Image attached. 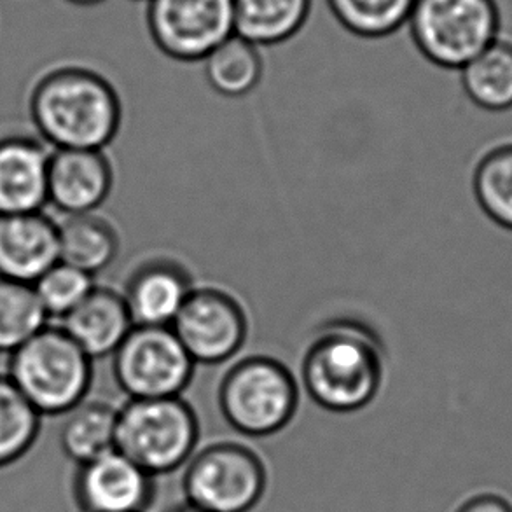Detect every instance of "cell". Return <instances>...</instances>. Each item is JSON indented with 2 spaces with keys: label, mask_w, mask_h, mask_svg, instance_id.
I'll list each match as a JSON object with an SVG mask.
<instances>
[{
  "label": "cell",
  "mask_w": 512,
  "mask_h": 512,
  "mask_svg": "<svg viewBox=\"0 0 512 512\" xmlns=\"http://www.w3.org/2000/svg\"><path fill=\"white\" fill-rule=\"evenodd\" d=\"M27 111L35 135L51 149H107L123 123L116 86L79 63L42 70L28 88Z\"/></svg>",
  "instance_id": "1"
},
{
  "label": "cell",
  "mask_w": 512,
  "mask_h": 512,
  "mask_svg": "<svg viewBox=\"0 0 512 512\" xmlns=\"http://www.w3.org/2000/svg\"><path fill=\"white\" fill-rule=\"evenodd\" d=\"M387 374V352L373 327L336 319L315 331L306 345L301 387L319 408L348 415L378 397Z\"/></svg>",
  "instance_id": "2"
},
{
  "label": "cell",
  "mask_w": 512,
  "mask_h": 512,
  "mask_svg": "<svg viewBox=\"0 0 512 512\" xmlns=\"http://www.w3.org/2000/svg\"><path fill=\"white\" fill-rule=\"evenodd\" d=\"M6 373L39 415H67L88 399L93 359L62 327L48 324L9 355Z\"/></svg>",
  "instance_id": "3"
},
{
  "label": "cell",
  "mask_w": 512,
  "mask_h": 512,
  "mask_svg": "<svg viewBox=\"0 0 512 512\" xmlns=\"http://www.w3.org/2000/svg\"><path fill=\"white\" fill-rule=\"evenodd\" d=\"M299 381L285 362L252 353L236 359L222 374L217 402L231 429L245 437H271L294 420Z\"/></svg>",
  "instance_id": "4"
},
{
  "label": "cell",
  "mask_w": 512,
  "mask_h": 512,
  "mask_svg": "<svg viewBox=\"0 0 512 512\" xmlns=\"http://www.w3.org/2000/svg\"><path fill=\"white\" fill-rule=\"evenodd\" d=\"M198 441L200 420L182 395L128 399L119 406L116 450L154 478L186 465Z\"/></svg>",
  "instance_id": "5"
},
{
  "label": "cell",
  "mask_w": 512,
  "mask_h": 512,
  "mask_svg": "<svg viewBox=\"0 0 512 512\" xmlns=\"http://www.w3.org/2000/svg\"><path fill=\"white\" fill-rule=\"evenodd\" d=\"M409 34L429 62L464 69L499 39L500 9L495 0H416Z\"/></svg>",
  "instance_id": "6"
},
{
  "label": "cell",
  "mask_w": 512,
  "mask_h": 512,
  "mask_svg": "<svg viewBox=\"0 0 512 512\" xmlns=\"http://www.w3.org/2000/svg\"><path fill=\"white\" fill-rule=\"evenodd\" d=\"M186 465L184 500L208 512H250L268 488L266 464L247 444H207Z\"/></svg>",
  "instance_id": "7"
},
{
  "label": "cell",
  "mask_w": 512,
  "mask_h": 512,
  "mask_svg": "<svg viewBox=\"0 0 512 512\" xmlns=\"http://www.w3.org/2000/svg\"><path fill=\"white\" fill-rule=\"evenodd\" d=\"M191 359L170 326H133L112 353V371L128 399L180 397L193 380Z\"/></svg>",
  "instance_id": "8"
},
{
  "label": "cell",
  "mask_w": 512,
  "mask_h": 512,
  "mask_svg": "<svg viewBox=\"0 0 512 512\" xmlns=\"http://www.w3.org/2000/svg\"><path fill=\"white\" fill-rule=\"evenodd\" d=\"M170 327L196 366H219L235 359L249 340L250 317L228 287L198 284Z\"/></svg>",
  "instance_id": "9"
},
{
  "label": "cell",
  "mask_w": 512,
  "mask_h": 512,
  "mask_svg": "<svg viewBox=\"0 0 512 512\" xmlns=\"http://www.w3.org/2000/svg\"><path fill=\"white\" fill-rule=\"evenodd\" d=\"M156 48L177 62H201L235 34L233 0H147Z\"/></svg>",
  "instance_id": "10"
},
{
  "label": "cell",
  "mask_w": 512,
  "mask_h": 512,
  "mask_svg": "<svg viewBox=\"0 0 512 512\" xmlns=\"http://www.w3.org/2000/svg\"><path fill=\"white\" fill-rule=\"evenodd\" d=\"M196 285L186 257L158 249L130 266L121 294L135 326H172Z\"/></svg>",
  "instance_id": "11"
},
{
  "label": "cell",
  "mask_w": 512,
  "mask_h": 512,
  "mask_svg": "<svg viewBox=\"0 0 512 512\" xmlns=\"http://www.w3.org/2000/svg\"><path fill=\"white\" fill-rule=\"evenodd\" d=\"M156 478L118 450L77 465L74 499L83 512H146Z\"/></svg>",
  "instance_id": "12"
},
{
  "label": "cell",
  "mask_w": 512,
  "mask_h": 512,
  "mask_svg": "<svg viewBox=\"0 0 512 512\" xmlns=\"http://www.w3.org/2000/svg\"><path fill=\"white\" fill-rule=\"evenodd\" d=\"M114 165L105 149H53L48 205L63 215L97 212L111 196Z\"/></svg>",
  "instance_id": "13"
},
{
  "label": "cell",
  "mask_w": 512,
  "mask_h": 512,
  "mask_svg": "<svg viewBox=\"0 0 512 512\" xmlns=\"http://www.w3.org/2000/svg\"><path fill=\"white\" fill-rule=\"evenodd\" d=\"M51 151L30 133L0 137V215L41 212L48 205Z\"/></svg>",
  "instance_id": "14"
},
{
  "label": "cell",
  "mask_w": 512,
  "mask_h": 512,
  "mask_svg": "<svg viewBox=\"0 0 512 512\" xmlns=\"http://www.w3.org/2000/svg\"><path fill=\"white\" fill-rule=\"evenodd\" d=\"M58 261V222L44 210L0 215V277L32 285Z\"/></svg>",
  "instance_id": "15"
},
{
  "label": "cell",
  "mask_w": 512,
  "mask_h": 512,
  "mask_svg": "<svg viewBox=\"0 0 512 512\" xmlns=\"http://www.w3.org/2000/svg\"><path fill=\"white\" fill-rule=\"evenodd\" d=\"M58 326L86 355L97 360L116 352L135 324L121 289L95 285L81 305L58 320Z\"/></svg>",
  "instance_id": "16"
},
{
  "label": "cell",
  "mask_w": 512,
  "mask_h": 512,
  "mask_svg": "<svg viewBox=\"0 0 512 512\" xmlns=\"http://www.w3.org/2000/svg\"><path fill=\"white\" fill-rule=\"evenodd\" d=\"M60 261L95 277L107 270L121 250V235L111 217L102 212L63 215L58 222Z\"/></svg>",
  "instance_id": "17"
},
{
  "label": "cell",
  "mask_w": 512,
  "mask_h": 512,
  "mask_svg": "<svg viewBox=\"0 0 512 512\" xmlns=\"http://www.w3.org/2000/svg\"><path fill=\"white\" fill-rule=\"evenodd\" d=\"M312 0H233L235 34L261 46L289 41L305 27Z\"/></svg>",
  "instance_id": "18"
},
{
  "label": "cell",
  "mask_w": 512,
  "mask_h": 512,
  "mask_svg": "<svg viewBox=\"0 0 512 512\" xmlns=\"http://www.w3.org/2000/svg\"><path fill=\"white\" fill-rule=\"evenodd\" d=\"M118 406L102 399H84L67 413L60 432V444L77 465L86 464L116 450Z\"/></svg>",
  "instance_id": "19"
},
{
  "label": "cell",
  "mask_w": 512,
  "mask_h": 512,
  "mask_svg": "<svg viewBox=\"0 0 512 512\" xmlns=\"http://www.w3.org/2000/svg\"><path fill=\"white\" fill-rule=\"evenodd\" d=\"M460 72L472 104L490 112L512 109V42L497 39Z\"/></svg>",
  "instance_id": "20"
},
{
  "label": "cell",
  "mask_w": 512,
  "mask_h": 512,
  "mask_svg": "<svg viewBox=\"0 0 512 512\" xmlns=\"http://www.w3.org/2000/svg\"><path fill=\"white\" fill-rule=\"evenodd\" d=\"M205 77L222 97L242 98L263 79L264 63L256 44L233 34L203 60Z\"/></svg>",
  "instance_id": "21"
},
{
  "label": "cell",
  "mask_w": 512,
  "mask_h": 512,
  "mask_svg": "<svg viewBox=\"0 0 512 512\" xmlns=\"http://www.w3.org/2000/svg\"><path fill=\"white\" fill-rule=\"evenodd\" d=\"M41 420L6 371H0V469L32 450L41 432Z\"/></svg>",
  "instance_id": "22"
},
{
  "label": "cell",
  "mask_w": 512,
  "mask_h": 512,
  "mask_svg": "<svg viewBox=\"0 0 512 512\" xmlns=\"http://www.w3.org/2000/svg\"><path fill=\"white\" fill-rule=\"evenodd\" d=\"M49 322L32 285L0 277V355H11Z\"/></svg>",
  "instance_id": "23"
},
{
  "label": "cell",
  "mask_w": 512,
  "mask_h": 512,
  "mask_svg": "<svg viewBox=\"0 0 512 512\" xmlns=\"http://www.w3.org/2000/svg\"><path fill=\"white\" fill-rule=\"evenodd\" d=\"M472 189L481 210L497 226L512 231V142L493 147L478 161Z\"/></svg>",
  "instance_id": "24"
},
{
  "label": "cell",
  "mask_w": 512,
  "mask_h": 512,
  "mask_svg": "<svg viewBox=\"0 0 512 512\" xmlns=\"http://www.w3.org/2000/svg\"><path fill=\"white\" fill-rule=\"evenodd\" d=\"M416 0H327L334 18L353 35L381 39L409 21Z\"/></svg>",
  "instance_id": "25"
},
{
  "label": "cell",
  "mask_w": 512,
  "mask_h": 512,
  "mask_svg": "<svg viewBox=\"0 0 512 512\" xmlns=\"http://www.w3.org/2000/svg\"><path fill=\"white\" fill-rule=\"evenodd\" d=\"M95 285V277L58 261L42 277L37 278L32 287L48 319L58 322L81 305Z\"/></svg>",
  "instance_id": "26"
},
{
  "label": "cell",
  "mask_w": 512,
  "mask_h": 512,
  "mask_svg": "<svg viewBox=\"0 0 512 512\" xmlns=\"http://www.w3.org/2000/svg\"><path fill=\"white\" fill-rule=\"evenodd\" d=\"M457 512H512V506L499 495L483 493L467 500Z\"/></svg>",
  "instance_id": "27"
},
{
  "label": "cell",
  "mask_w": 512,
  "mask_h": 512,
  "mask_svg": "<svg viewBox=\"0 0 512 512\" xmlns=\"http://www.w3.org/2000/svg\"><path fill=\"white\" fill-rule=\"evenodd\" d=\"M167 512H208L205 509H201V507L194 506L191 502H180V504H175V506L170 507Z\"/></svg>",
  "instance_id": "28"
},
{
  "label": "cell",
  "mask_w": 512,
  "mask_h": 512,
  "mask_svg": "<svg viewBox=\"0 0 512 512\" xmlns=\"http://www.w3.org/2000/svg\"><path fill=\"white\" fill-rule=\"evenodd\" d=\"M70 4H76V6H97L102 4L105 0H67Z\"/></svg>",
  "instance_id": "29"
}]
</instances>
